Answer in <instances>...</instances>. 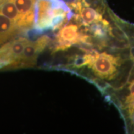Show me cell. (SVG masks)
I'll use <instances>...</instances> for the list:
<instances>
[{
	"label": "cell",
	"instance_id": "obj_5",
	"mask_svg": "<svg viewBox=\"0 0 134 134\" xmlns=\"http://www.w3.org/2000/svg\"><path fill=\"white\" fill-rule=\"evenodd\" d=\"M11 26V22L6 16L0 15V32L8 31Z\"/></svg>",
	"mask_w": 134,
	"mask_h": 134
},
{
	"label": "cell",
	"instance_id": "obj_4",
	"mask_svg": "<svg viewBox=\"0 0 134 134\" xmlns=\"http://www.w3.org/2000/svg\"><path fill=\"white\" fill-rule=\"evenodd\" d=\"M2 13L5 16L12 19H16L18 16V9L13 2L5 3L3 6Z\"/></svg>",
	"mask_w": 134,
	"mask_h": 134
},
{
	"label": "cell",
	"instance_id": "obj_6",
	"mask_svg": "<svg viewBox=\"0 0 134 134\" xmlns=\"http://www.w3.org/2000/svg\"><path fill=\"white\" fill-rule=\"evenodd\" d=\"M130 95L127 98V102L129 103H132L134 102V81L131 82L130 85L129 86Z\"/></svg>",
	"mask_w": 134,
	"mask_h": 134
},
{
	"label": "cell",
	"instance_id": "obj_1",
	"mask_svg": "<svg viewBox=\"0 0 134 134\" xmlns=\"http://www.w3.org/2000/svg\"><path fill=\"white\" fill-rule=\"evenodd\" d=\"M119 65L118 58L108 53H102L94 55L89 66L96 76L104 79L111 80L116 75Z\"/></svg>",
	"mask_w": 134,
	"mask_h": 134
},
{
	"label": "cell",
	"instance_id": "obj_2",
	"mask_svg": "<svg viewBox=\"0 0 134 134\" xmlns=\"http://www.w3.org/2000/svg\"><path fill=\"white\" fill-rule=\"evenodd\" d=\"M83 36L78 32V27L76 25L71 24L63 27L58 34V39L61 44V49H66L73 43L81 41Z\"/></svg>",
	"mask_w": 134,
	"mask_h": 134
},
{
	"label": "cell",
	"instance_id": "obj_3",
	"mask_svg": "<svg viewBox=\"0 0 134 134\" xmlns=\"http://www.w3.org/2000/svg\"><path fill=\"white\" fill-rule=\"evenodd\" d=\"M86 6L84 8L81 7L78 10L81 21L85 26H88L92 23L101 21L103 20L99 13L93 8L89 7L88 5Z\"/></svg>",
	"mask_w": 134,
	"mask_h": 134
}]
</instances>
